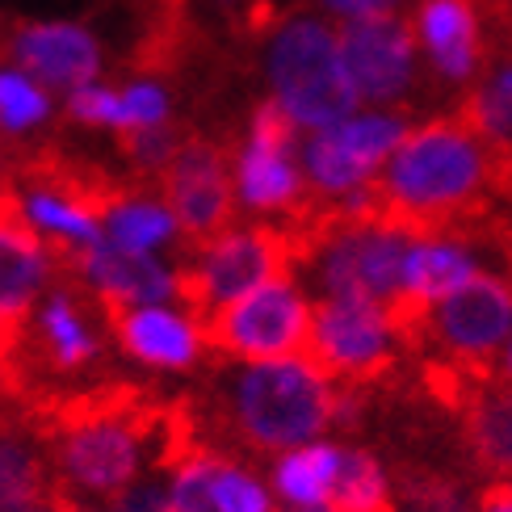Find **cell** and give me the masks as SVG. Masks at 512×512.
Instances as JSON below:
<instances>
[{"mask_svg": "<svg viewBox=\"0 0 512 512\" xmlns=\"http://www.w3.org/2000/svg\"><path fill=\"white\" fill-rule=\"evenodd\" d=\"M0 59H9L13 72L30 76L38 89L68 97L101 76V42L80 21H13L0 38Z\"/></svg>", "mask_w": 512, "mask_h": 512, "instance_id": "13", "label": "cell"}, {"mask_svg": "<svg viewBox=\"0 0 512 512\" xmlns=\"http://www.w3.org/2000/svg\"><path fill=\"white\" fill-rule=\"evenodd\" d=\"M408 131L412 122L399 110H357L328 131L307 135L298 160H303V177L311 189V210H332L370 189Z\"/></svg>", "mask_w": 512, "mask_h": 512, "instance_id": "5", "label": "cell"}, {"mask_svg": "<svg viewBox=\"0 0 512 512\" xmlns=\"http://www.w3.org/2000/svg\"><path fill=\"white\" fill-rule=\"evenodd\" d=\"M479 273L475 252L454 231H437V236H416L408 248L399 277V294L391 303V319L399 340H412L420 324L429 319L437 303H445L454 290H462Z\"/></svg>", "mask_w": 512, "mask_h": 512, "instance_id": "15", "label": "cell"}, {"mask_svg": "<svg viewBox=\"0 0 512 512\" xmlns=\"http://www.w3.org/2000/svg\"><path fill=\"white\" fill-rule=\"evenodd\" d=\"M332 408L336 382L307 353L240 366L227 391V412L236 433L252 450L269 454H290L298 445L319 441V433L332 424Z\"/></svg>", "mask_w": 512, "mask_h": 512, "instance_id": "3", "label": "cell"}, {"mask_svg": "<svg viewBox=\"0 0 512 512\" xmlns=\"http://www.w3.org/2000/svg\"><path fill=\"white\" fill-rule=\"evenodd\" d=\"M101 231H105V244H114L122 252H152V256L173 236H181L173 210L164 206V198H152L139 185L122 189L118 202L105 210Z\"/></svg>", "mask_w": 512, "mask_h": 512, "instance_id": "21", "label": "cell"}, {"mask_svg": "<svg viewBox=\"0 0 512 512\" xmlns=\"http://www.w3.org/2000/svg\"><path fill=\"white\" fill-rule=\"evenodd\" d=\"M210 5H215L227 21H240V17L248 21V5H244V0H210Z\"/></svg>", "mask_w": 512, "mask_h": 512, "instance_id": "34", "label": "cell"}, {"mask_svg": "<svg viewBox=\"0 0 512 512\" xmlns=\"http://www.w3.org/2000/svg\"><path fill=\"white\" fill-rule=\"evenodd\" d=\"M0 177H5V147H0Z\"/></svg>", "mask_w": 512, "mask_h": 512, "instance_id": "38", "label": "cell"}, {"mask_svg": "<svg viewBox=\"0 0 512 512\" xmlns=\"http://www.w3.org/2000/svg\"><path fill=\"white\" fill-rule=\"evenodd\" d=\"M504 378H508V387H512V340L504 345Z\"/></svg>", "mask_w": 512, "mask_h": 512, "instance_id": "35", "label": "cell"}, {"mask_svg": "<svg viewBox=\"0 0 512 512\" xmlns=\"http://www.w3.org/2000/svg\"><path fill=\"white\" fill-rule=\"evenodd\" d=\"M105 319H110V332L118 336L122 353L156 370H189L198 366L206 349L202 328L173 307H118L105 311Z\"/></svg>", "mask_w": 512, "mask_h": 512, "instance_id": "17", "label": "cell"}, {"mask_svg": "<svg viewBox=\"0 0 512 512\" xmlns=\"http://www.w3.org/2000/svg\"><path fill=\"white\" fill-rule=\"evenodd\" d=\"M475 512H512V483H492Z\"/></svg>", "mask_w": 512, "mask_h": 512, "instance_id": "33", "label": "cell"}, {"mask_svg": "<svg viewBox=\"0 0 512 512\" xmlns=\"http://www.w3.org/2000/svg\"><path fill=\"white\" fill-rule=\"evenodd\" d=\"M122 97V118L114 135H135V131H152V126L173 122V101H168V89L156 80H131L126 89H118Z\"/></svg>", "mask_w": 512, "mask_h": 512, "instance_id": "28", "label": "cell"}, {"mask_svg": "<svg viewBox=\"0 0 512 512\" xmlns=\"http://www.w3.org/2000/svg\"><path fill=\"white\" fill-rule=\"evenodd\" d=\"M420 332L437 340L454 370L487 374V361L512 340V286L496 273H475L429 311Z\"/></svg>", "mask_w": 512, "mask_h": 512, "instance_id": "10", "label": "cell"}, {"mask_svg": "<svg viewBox=\"0 0 512 512\" xmlns=\"http://www.w3.org/2000/svg\"><path fill=\"white\" fill-rule=\"evenodd\" d=\"M51 256L55 269L89 290L101 311L164 307L177 298V269L156 261L152 252H122L101 240L93 248H51Z\"/></svg>", "mask_w": 512, "mask_h": 512, "instance_id": "14", "label": "cell"}, {"mask_svg": "<svg viewBox=\"0 0 512 512\" xmlns=\"http://www.w3.org/2000/svg\"><path fill=\"white\" fill-rule=\"evenodd\" d=\"M110 512H173V504H168V487L135 483L110 504Z\"/></svg>", "mask_w": 512, "mask_h": 512, "instance_id": "32", "label": "cell"}, {"mask_svg": "<svg viewBox=\"0 0 512 512\" xmlns=\"http://www.w3.org/2000/svg\"><path fill=\"white\" fill-rule=\"evenodd\" d=\"M508 269H512V231H508Z\"/></svg>", "mask_w": 512, "mask_h": 512, "instance_id": "37", "label": "cell"}, {"mask_svg": "<svg viewBox=\"0 0 512 512\" xmlns=\"http://www.w3.org/2000/svg\"><path fill=\"white\" fill-rule=\"evenodd\" d=\"M298 126L290 114L265 97L248 114V135L231 152V185L236 202L256 215H290L294 223L311 210V189L298 160Z\"/></svg>", "mask_w": 512, "mask_h": 512, "instance_id": "6", "label": "cell"}, {"mask_svg": "<svg viewBox=\"0 0 512 512\" xmlns=\"http://www.w3.org/2000/svg\"><path fill=\"white\" fill-rule=\"evenodd\" d=\"M265 80L269 97L307 135L353 118L361 105L340 55V34L319 13H286L273 21L265 42Z\"/></svg>", "mask_w": 512, "mask_h": 512, "instance_id": "2", "label": "cell"}, {"mask_svg": "<svg viewBox=\"0 0 512 512\" xmlns=\"http://www.w3.org/2000/svg\"><path fill=\"white\" fill-rule=\"evenodd\" d=\"M160 198L173 210L177 231L189 248H202L236 227V185H231V152L206 135H189L173 164L160 173Z\"/></svg>", "mask_w": 512, "mask_h": 512, "instance_id": "9", "label": "cell"}, {"mask_svg": "<svg viewBox=\"0 0 512 512\" xmlns=\"http://www.w3.org/2000/svg\"><path fill=\"white\" fill-rule=\"evenodd\" d=\"M0 387H5V361H0Z\"/></svg>", "mask_w": 512, "mask_h": 512, "instance_id": "39", "label": "cell"}, {"mask_svg": "<svg viewBox=\"0 0 512 512\" xmlns=\"http://www.w3.org/2000/svg\"><path fill=\"white\" fill-rule=\"evenodd\" d=\"M51 118V93L38 89L30 76L0 68V139L13 143L17 135L34 131Z\"/></svg>", "mask_w": 512, "mask_h": 512, "instance_id": "25", "label": "cell"}, {"mask_svg": "<svg viewBox=\"0 0 512 512\" xmlns=\"http://www.w3.org/2000/svg\"><path fill=\"white\" fill-rule=\"evenodd\" d=\"M206 508L210 512H273V496L252 471L215 454L210 483H206Z\"/></svg>", "mask_w": 512, "mask_h": 512, "instance_id": "26", "label": "cell"}, {"mask_svg": "<svg viewBox=\"0 0 512 512\" xmlns=\"http://www.w3.org/2000/svg\"><path fill=\"white\" fill-rule=\"evenodd\" d=\"M286 512H332V508H286Z\"/></svg>", "mask_w": 512, "mask_h": 512, "instance_id": "36", "label": "cell"}, {"mask_svg": "<svg viewBox=\"0 0 512 512\" xmlns=\"http://www.w3.org/2000/svg\"><path fill=\"white\" fill-rule=\"evenodd\" d=\"M189 139V131L181 122H164V126H152V131H135V135H118V147L126 164L135 168V177H156L168 164H173V156L181 152V143Z\"/></svg>", "mask_w": 512, "mask_h": 512, "instance_id": "27", "label": "cell"}, {"mask_svg": "<svg viewBox=\"0 0 512 512\" xmlns=\"http://www.w3.org/2000/svg\"><path fill=\"white\" fill-rule=\"evenodd\" d=\"M135 5L143 13V42H139L135 68L147 72V80H152V72H164L181 55L189 0H135Z\"/></svg>", "mask_w": 512, "mask_h": 512, "instance_id": "23", "label": "cell"}, {"mask_svg": "<svg viewBox=\"0 0 512 512\" xmlns=\"http://www.w3.org/2000/svg\"><path fill=\"white\" fill-rule=\"evenodd\" d=\"M378 219L412 236H437L512 206V152L479 139L458 114L420 122L374 181Z\"/></svg>", "mask_w": 512, "mask_h": 512, "instance_id": "1", "label": "cell"}, {"mask_svg": "<svg viewBox=\"0 0 512 512\" xmlns=\"http://www.w3.org/2000/svg\"><path fill=\"white\" fill-rule=\"evenodd\" d=\"M324 13L340 17V21H366V17H391L399 13L403 0H315Z\"/></svg>", "mask_w": 512, "mask_h": 512, "instance_id": "31", "label": "cell"}, {"mask_svg": "<svg viewBox=\"0 0 512 512\" xmlns=\"http://www.w3.org/2000/svg\"><path fill=\"white\" fill-rule=\"evenodd\" d=\"M395 319L366 298H319L311 307L307 357L332 382L366 387L395 361Z\"/></svg>", "mask_w": 512, "mask_h": 512, "instance_id": "8", "label": "cell"}, {"mask_svg": "<svg viewBox=\"0 0 512 512\" xmlns=\"http://www.w3.org/2000/svg\"><path fill=\"white\" fill-rule=\"evenodd\" d=\"M403 500H408L412 512H466L458 487L445 479H433V475H408Z\"/></svg>", "mask_w": 512, "mask_h": 512, "instance_id": "30", "label": "cell"}, {"mask_svg": "<svg viewBox=\"0 0 512 512\" xmlns=\"http://www.w3.org/2000/svg\"><path fill=\"white\" fill-rule=\"evenodd\" d=\"M458 118L500 152H512V47H492L483 72L471 80Z\"/></svg>", "mask_w": 512, "mask_h": 512, "instance_id": "19", "label": "cell"}, {"mask_svg": "<svg viewBox=\"0 0 512 512\" xmlns=\"http://www.w3.org/2000/svg\"><path fill=\"white\" fill-rule=\"evenodd\" d=\"M328 508L332 512H395L391 479L382 471V462L366 450H345V466H340Z\"/></svg>", "mask_w": 512, "mask_h": 512, "instance_id": "24", "label": "cell"}, {"mask_svg": "<svg viewBox=\"0 0 512 512\" xmlns=\"http://www.w3.org/2000/svg\"><path fill=\"white\" fill-rule=\"evenodd\" d=\"M55 282V256L30 223L21 194L0 185V361H9L26 336L38 298Z\"/></svg>", "mask_w": 512, "mask_h": 512, "instance_id": "11", "label": "cell"}, {"mask_svg": "<svg viewBox=\"0 0 512 512\" xmlns=\"http://www.w3.org/2000/svg\"><path fill=\"white\" fill-rule=\"evenodd\" d=\"M466 441L475 458L496 475V483H508L512 475V387H479L466 395Z\"/></svg>", "mask_w": 512, "mask_h": 512, "instance_id": "22", "label": "cell"}, {"mask_svg": "<svg viewBox=\"0 0 512 512\" xmlns=\"http://www.w3.org/2000/svg\"><path fill=\"white\" fill-rule=\"evenodd\" d=\"M51 475L42 437L21 420H0V512H26L51 500Z\"/></svg>", "mask_w": 512, "mask_h": 512, "instance_id": "18", "label": "cell"}, {"mask_svg": "<svg viewBox=\"0 0 512 512\" xmlns=\"http://www.w3.org/2000/svg\"><path fill=\"white\" fill-rule=\"evenodd\" d=\"M68 118L80 122V126H105V131H118L122 97H118V89H105V84L76 89V93L68 97Z\"/></svg>", "mask_w": 512, "mask_h": 512, "instance_id": "29", "label": "cell"}, {"mask_svg": "<svg viewBox=\"0 0 512 512\" xmlns=\"http://www.w3.org/2000/svg\"><path fill=\"white\" fill-rule=\"evenodd\" d=\"M340 55H345L349 80L361 101L374 110H395L416 84V30L412 17H366V21H340Z\"/></svg>", "mask_w": 512, "mask_h": 512, "instance_id": "12", "label": "cell"}, {"mask_svg": "<svg viewBox=\"0 0 512 512\" xmlns=\"http://www.w3.org/2000/svg\"><path fill=\"white\" fill-rule=\"evenodd\" d=\"M345 450L332 441H311L282 454L273 462V492L286 500V508H328Z\"/></svg>", "mask_w": 512, "mask_h": 512, "instance_id": "20", "label": "cell"}, {"mask_svg": "<svg viewBox=\"0 0 512 512\" xmlns=\"http://www.w3.org/2000/svg\"><path fill=\"white\" fill-rule=\"evenodd\" d=\"M412 30L433 72L450 84H471L492 55L479 0H420V9L412 13Z\"/></svg>", "mask_w": 512, "mask_h": 512, "instance_id": "16", "label": "cell"}, {"mask_svg": "<svg viewBox=\"0 0 512 512\" xmlns=\"http://www.w3.org/2000/svg\"><path fill=\"white\" fill-rule=\"evenodd\" d=\"M206 349L223 357H236L244 366L256 361H286L307 353L311 336V303L294 277H277V282L252 290L236 303H227L210 319H202Z\"/></svg>", "mask_w": 512, "mask_h": 512, "instance_id": "7", "label": "cell"}, {"mask_svg": "<svg viewBox=\"0 0 512 512\" xmlns=\"http://www.w3.org/2000/svg\"><path fill=\"white\" fill-rule=\"evenodd\" d=\"M294 265H298L294 227L236 223L219 240L194 248V261L177 269V298L185 303V315L202 324V319L236 303V298L277 282V277H290Z\"/></svg>", "mask_w": 512, "mask_h": 512, "instance_id": "4", "label": "cell"}]
</instances>
